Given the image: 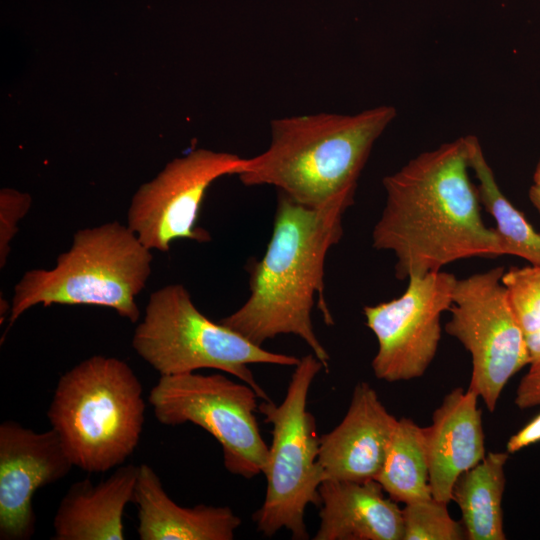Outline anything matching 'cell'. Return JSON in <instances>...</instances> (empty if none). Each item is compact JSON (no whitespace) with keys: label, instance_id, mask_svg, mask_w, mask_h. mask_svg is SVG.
Wrapping results in <instances>:
<instances>
[{"label":"cell","instance_id":"21","mask_svg":"<svg viewBox=\"0 0 540 540\" xmlns=\"http://www.w3.org/2000/svg\"><path fill=\"white\" fill-rule=\"evenodd\" d=\"M447 505L433 497L405 504L403 540L467 539L463 523L451 517Z\"/></svg>","mask_w":540,"mask_h":540},{"label":"cell","instance_id":"8","mask_svg":"<svg viewBox=\"0 0 540 540\" xmlns=\"http://www.w3.org/2000/svg\"><path fill=\"white\" fill-rule=\"evenodd\" d=\"M258 395L222 374L161 376L148 401L163 425H197L218 441L228 472L250 479L264 472L269 447L255 412Z\"/></svg>","mask_w":540,"mask_h":540},{"label":"cell","instance_id":"28","mask_svg":"<svg viewBox=\"0 0 540 540\" xmlns=\"http://www.w3.org/2000/svg\"><path fill=\"white\" fill-rule=\"evenodd\" d=\"M534 185L540 188V161L537 164L534 173Z\"/></svg>","mask_w":540,"mask_h":540},{"label":"cell","instance_id":"9","mask_svg":"<svg viewBox=\"0 0 540 540\" xmlns=\"http://www.w3.org/2000/svg\"><path fill=\"white\" fill-rule=\"evenodd\" d=\"M503 267L457 279L445 331L470 353L469 389L494 411L511 377L530 365L526 334L501 282Z\"/></svg>","mask_w":540,"mask_h":540},{"label":"cell","instance_id":"1","mask_svg":"<svg viewBox=\"0 0 540 540\" xmlns=\"http://www.w3.org/2000/svg\"><path fill=\"white\" fill-rule=\"evenodd\" d=\"M468 137L425 151L383 179L386 201L372 246L391 251L399 280L471 257L502 255L470 181Z\"/></svg>","mask_w":540,"mask_h":540},{"label":"cell","instance_id":"3","mask_svg":"<svg viewBox=\"0 0 540 540\" xmlns=\"http://www.w3.org/2000/svg\"><path fill=\"white\" fill-rule=\"evenodd\" d=\"M395 117L393 106L381 105L353 115L274 119L268 148L244 158L237 176L246 186H274L306 206L341 198L354 201L373 145Z\"/></svg>","mask_w":540,"mask_h":540},{"label":"cell","instance_id":"17","mask_svg":"<svg viewBox=\"0 0 540 540\" xmlns=\"http://www.w3.org/2000/svg\"><path fill=\"white\" fill-rule=\"evenodd\" d=\"M141 540H232L241 518L228 506L175 503L147 464L139 465L134 493Z\"/></svg>","mask_w":540,"mask_h":540},{"label":"cell","instance_id":"18","mask_svg":"<svg viewBox=\"0 0 540 540\" xmlns=\"http://www.w3.org/2000/svg\"><path fill=\"white\" fill-rule=\"evenodd\" d=\"M508 452H489L463 472L452 487L451 498L461 511L467 539L505 540L502 500Z\"/></svg>","mask_w":540,"mask_h":540},{"label":"cell","instance_id":"14","mask_svg":"<svg viewBox=\"0 0 540 540\" xmlns=\"http://www.w3.org/2000/svg\"><path fill=\"white\" fill-rule=\"evenodd\" d=\"M478 398L469 388L453 389L423 428L431 494L447 504L457 478L486 455Z\"/></svg>","mask_w":540,"mask_h":540},{"label":"cell","instance_id":"15","mask_svg":"<svg viewBox=\"0 0 540 540\" xmlns=\"http://www.w3.org/2000/svg\"><path fill=\"white\" fill-rule=\"evenodd\" d=\"M376 480H324L315 540H403L402 509Z\"/></svg>","mask_w":540,"mask_h":540},{"label":"cell","instance_id":"27","mask_svg":"<svg viewBox=\"0 0 540 540\" xmlns=\"http://www.w3.org/2000/svg\"><path fill=\"white\" fill-rule=\"evenodd\" d=\"M529 198L532 204L534 205V207L540 213V188L533 185L529 190Z\"/></svg>","mask_w":540,"mask_h":540},{"label":"cell","instance_id":"10","mask_svg":"<svg viewBox=\"0 0 540 540\" xmlns=\"http://www.w3.org/2000/svg\"><path fill=\"white\" fill-rule=\"evenodd\" d=\"M456 281L441 270L411 276L400 297L363 308L378 342L372 360L376 378L397 382L424 375L436 355L441 316L452 305Z\"/></svg>","mask_w":540,"mask_h":540},{"label":"cell","instance_id":"11","mask_svg":"<svg viewBox=\"0 0 540 540\" xmlns=\"http://www.w3.org/2000/svg\"><path fill=\"white\" fill-rule=\"evenodd\" d=\"M244 158L199 148L175 158L131 200L128 227L148 249L167 252L173 241L211 240L197 227L199 210L209 186L225 175H237Z\"/></svg>","mask_w":540,"mask_h":540},{"label":"cell","instance_id":"23","mask_svg":"<svg viewBox=\"0 0 540 540\" xmlns=\"http://www.w3.org/2000/svg\"><path fill=\"white\" fill-rule=\"evenodd\" d=\"M31 197L11 188L0 191V267L5 266L18 222L27 214Z\"/></svg>","mask_w":540,"mask_h":540},{"label":"cell","instance_id":"20","mask_svg":"<svg viewBox=\"0 0 540 540\" xmlns=\"http://www.w3.org/2000/svg\"><path fill=\"white\" fill-rule=\"evenodd\" d=\"M374 480L396 502L407 504L432 497L423 427L406 417L397 420Z\"/></svg>","mask_w":540,"mask_h":540},{"label":"cell","instance_id":"24","mask_svg":"<svg viewBox=\"0 0 540 540\" xmlns=\"http://www.w3.org/2000/svg\"><path fill=\"white\" fill-rule=\"evenodd\" d=\"M514 402L519 409L540 405V363L530 365L529 371L519 382Z\"/></svg>","mask_w":540,"mask_h":540},{"label":"cell","instance_id":"22","mask_svg":"<svg viewBox=\"0 0 540 540\" xmlns=\"http://www.w3.org/2000/svg\"><path fill=\"white\" fill-rule=\"evenodd\" d=\"M501 282L526 337L540 331V266L512 267Z\"/></svg>","mask_w":540,"mask_h":540},{"label":"cell","instance_id":"25","mask_svg":"<svg viewBox=\"0 0 540 540\" xmlns=\"http://www.w3.org/2000/svg\"><path fill=\"white\" fill-rule=\"evenodd\" d=\"M540 442V413L512 435L506 445L509 454Z\"/></svg>","mask_w":540,"mask_h":540},{"label":"cell","instance_id":"2","mask_svg":"<svg viewBox=\"0 0 540 540\" xmlns=\"http://www.w3.org/2000/svg\"><path fill=\"white\" fill-rule=\"evenodd\" d=\"M352 204L341 198L312 207L279 192L270 241L249 268L250 295L219 322L258 346L279 335H295L328 369L330 357L311 313L317 294L325 322L333 324L324 297L325 260L343 235V215Z\"/></svg>","mask_w":540,"mask_h":540},{"label":"cell","instance_id":"5","mask_svg":"<svg viewBox=\"0 0 540 540\" xmlns=\"http://www.w3.org/2000/svg\"><path fill=\"white\" fill-rule=\"evenodd\" d=\"M151 250L117 221L78 230L52 269L27 271L14 288L9 328L35 305H95L137 322L136 296L151 274Z\"/></svg>","mask_w":540,"mask_h":540},{"label":"cell","instance_id":"16","mask_svg":"<svg viewBox=\"0 0 540 540\" xmlns=\"http://www.w3.org/2000/svg\"><path fill=\"white\" fill-rule=\"evenodd\" d=\"M139 466L121 465L104 481L73 483L53 519L54 540H123V515L134 501Z\"/></svg>","mask_w":540,"mask_h":540},{"label":"cell","instance_id":"19","mask_svg":"<svg viewBox=\"0 0 540 540\" xmlns=\"http://www.w3.org/2000/svg\"><path fill=\"white\" fill-rule=\"evenodd\" d=\"M469 167L478 180L477 192L482 206L493 217L502 255H514L540 266V233L501 192L492 168L485 158L479 139L467 135Z\"/></svg>","mask_w":540,"mask_h":540},{"label":"cell","instance_id":"26","mask_svg":"<svg viewBox=\"0 0 540 540\" xmlns=\"http://www.w3.org/2000/svg\"><path fill=\"white\" fill-rule=\"evenodd\" d=\"M529 351L530 365L540 363V331L526 337Z\"/></svg>","mask_w":540,"mask_h":540},{"label":"cell","instance_id":"13","mask_svg":"<svg viewBox=\"0 0 540 540\" xmlns=\"http://www.w3.org/2000/svg\"><path fill=\"white\" fill-rule=\"evenodd\" d=\"M397 420L369 383H357L342 421L320 436L318 461L325 480H374Z\"/></svg>","mask_w":540,"mask_h":540},{"label":"cell","instance_id":"7","mask_svg":"<svg viewBox=\"0 0 540 540\" xmlns=\"http://www.w3.org/2000/svg\"><path fill=\"white\" fill-rule=\"evenodd\" d=\"M322 368L313 353L303 356L294 366L283 401L276 405L264 400L258 406L264 422L272 425V443L263 472L267 480L265 499L253 515L257 530L266 537L286 529L293 539H308L305 509L309 504L321 505L319 487L325 476L318 461L320 437L316 419L307 411V399Z\"/></svg>","mask_w":540,"mask_h":540},{"label":"cell","instance_id":"6","mask_svg":"<svg viewBox=\"0 0 540 540\" xmlns=\"http://www.w3.org/2000/svg\"><path fill=\"white\" fill-rule=\"evenodd\" d=\"M132 347L161 376L217 369L251 386L262 400L270 399L248 365L294 367L300 360L268 351L221 322L212 321L198 310L181 284L164 286L150 295Z\"/></svg>","mask_w":540,"mask_h":540},{"label":"cell","instance_id":"4","mask_svg":"<svg viewBox=\"0 0 540 540\" xmlns=\"http://www.w3.org/2000/svg\"><path fill=\"white\" fill-rule=\"evenodd\" d=\"M143 387L123 360L91 356L58 380L47 417L74 466L106 472L123 465L143 430Z\"/></svg>","mask_w":540,"mask_h":540},{"label":"cell","instance_id":"12","mask_svg":"<svg viewBox=\"0 0 540 540\" xmlns=\"http://www.w3.org/2000/svg\"><path fill=\"white\" fill-rule=\"evenodd\" d=\"M73 466L52 428L36 432L15 421L1 423V540H29L34 535V494L38 489L63 479Z\"/></svg>","mask_w":540,"mask_h":540}]
</instances>
